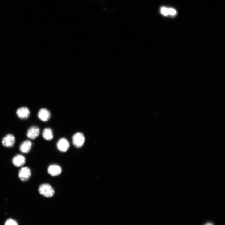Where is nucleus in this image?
I'll use <instances>...</instances> for the list:
<instances>
[{"mask_svg": "<svg viewBox=\"0 0 225 225\" xmlns=\"http://www.w3.org/2000/svg\"><path fill=\"white\" fill-rule=\"evenodd\" d=\"M39 193L47 197H51L54 196L55 192L53 188L47 184H42L40 186L38 189Z\"/></svg>", "mask_w": 225, "mask_h": 225, "instance_id": "obj_1", "label": "nucleus"}, {"mask_svg": "<svg viewBox=\"0 0 225 225\" xmlns=\"http://www.w3.org/2000/svg\"><path fill=\"white\" fill-rule=\"evenodd\" d=\"M74 146L78 148L82 147L85 141L84 134L81 132H77L74 134L72 138Z\"/></svg>", "mask_w": 225, "mask_h": 225, "instance_id": "obj_2", "label": "nucleus"}, {"mask_svg": "<svg viewBox=\"0 0 225 225\" xmlns=\"http://www.w3.org/2000/svg\"><path fill=\"white\" fill-rule=\"evenodd\" d=\"M31 175L30 169L27 167L21 168L18 172V177L21 181L26 182L29 179Z\"/></svg>", "mask_w": 225, "mask_h": 225, "instance_id": "obj_3", "label": "nucleus"}, {"mask_svg": "<svg viewBox=\"0 0 225 225\" xmlns=\"http://www.w3.org/2000/svg\"><path fill=\"white\" fill-rule=\"evenodd\" d=\"M14 137L12 134H8L2 139V143L3 146L6 147H12L15 143Z\"/></svg>", "mask_w": 225, "mask_h": 225, "instance_id": "obj_4", "label": "nucleus"}, {"mask_svg": "<svg viewBox=\"0 0 225 225\" xmlns=\"http://www.w3.org/2000/svg\"><path fill=\"white\" fill-rule=\"evenodd\" d=\"M58 149L62 152H66L70 148L69 142L66 139L63 138L59 140L57 143Z\"/></svg>", "mask_w": 225, "mask_h": 225, "instance_id": "obj_5", "label": "nucleus"}, {"mask_svg": "<svg viewBox=\"0 0 225 225\" xmlns=\"http://www.w3.org/2000/svg\"><path fill=\"white\" fill-rule=\"evenodd\" d=\"M30 111L27 107H23L18 109L16 111V114L18 117L21 119H26L29 117Z\"/></svg>", "mask_w": 225, "mask_h": 225, "instance_id": "obj_6", "label": "nucleus"}, {"mask_svg": "<svg viewBox=\"0 0 225 225\" xmlns=\"http://www.w3.org/2000/svg\"><path fill=\"white\" fill-rule=\"evenodd\" d=\"M39 128L37 126H34L29 129L27 133V136L29 139L34 140L39 136Z\"/></svg>", "mask_w": 225, "mask_h": 225, "instance_id": "obj_7", "label": "nucleus"}, {"mask_svg": "<svg viewBox=\"0 0 225 225\" xmlns=\"http://www.w3.org/2000/svg\"><path fill=\"white\" fill-rule=\"evenodd\" d=\"M38 117L40 120L43 122L47 121L51 117L50 112L46 108L41 109L38 112Z\"/></svg>", "mask_w": 225, "mask_h": 225, "instance_id": "obj_8", "label": "nucleus"}, {"mask_svg": "<svg viewBox=\"0 0 225 225\" xmlns=\"http://www.w3.org/2000/svg\"><path fill=\"white\" fill-rule=\"evenodd\" d=\"M25 157L20 154L15 156L12 160L13 164L17 167H20L22 166L25 164Z\"/></svg>", "mask_w": 225, "mask_h": 225, "instance_id": "obj_9", "label": "nucleus"}, {"mask_svg": "<svg viewBox=\"0 0 225 225\" xmlns=\"http://www.w3.org/2000/svg\"><path fill=\"white\" fill-rule=\"evenodd\" d=\"M48 171L51 175L55 176L59 175L62 172L61 167L56 165H50L48 167Z\"/></svg>", "mask_w": 225, "mask_h": 225, "instance_id": "obj_10", "label": "nucleus"}, {"mask_svg": "<svg viewBox=\"0 0 225 225\" xmlns=\"http://www.w3.org/2000/svg\"><path fill=\"white\" fill-rule=\"evenodd\" d=\"M31 142L29 140H26L22 142L19 147L20 151L24 153H28L32 147Z\"/></svg>", "mask_w": 225, "mask_h": 225, "instance_id": "obj_11", "label": "nucleus"}, {"mask_svg": "<svg viewBox=\"0 0 225 225\" xmlns=\"http://www.w3.org/2000/svg\"><path fill=\"white\" fill-rule=\"evenodd\" d=\"M42 136L46 140L50 141L52 140L53 137V134L52 129L50 128H45L43 131Z\"/></svg>", "mask_w": 225, "mask_h": 225, "instance_id": "obj_12", "label": "nucleus"}, {"mask_svg": "<svg viewBox=\"0 0 225 225\" xmlns=\"http://www.w3.org/2000/svg\"><path fill=\"white\" fill-rule=\"evenodd\" d=\"M161 13L162 15L165 16L169 15V8L165 7H162L161 9Z\"/></svg>", "mask_w": 225, "mask_h": 225, "instance_id": "obj_13", "label": "nucleus"}, {"mask_svg": "<svg viewBox=\"0 0 225 225\" xmlns=\"http://www.w3.org/2000/svg\"><path fill=\"white\" fill-rule=\"evenodd\" d=\"M5 225H18L17 222L15 220L10 219L7 220L5 222Z\"/></svg>", "mask_w": 225, "mask_h": 225, "instance_id": "obj_14", "label": "nucleus"}, {"mask_svg": "<svg viewBox=\"0 0 225 225\" xmlns=\"http://www.w3.org/2000/svg\"><path fill=\"white\" fill-rule=\"evenodd\" d=\"M177 14L176 10L174 8H169V15L174 16Z\"/></svg>", "mask_w": 225, "mask_h": 225, "instance_id": "obj_15", "label": "nucleus"}, {"mask_svg": "<svg viewBox=\"0 0 225 225\" xmlns=\"http://www.w3.org/2000/svg\"><path fill=\"white\" fill-rule=\"evenodd\" d=\"M205 225H213L211 223H208L206 224Z\"/></svg>", "mask_w": 225, "mask_h": 225, "instance_id": "obj_16", "label": "nucleus"}]
</instances>
